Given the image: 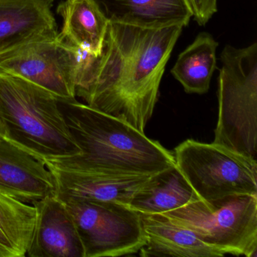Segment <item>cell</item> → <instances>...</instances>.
<instances>
[{
    "instance_id": "cell-10",
    "label": "cell",
    "mask_w": 257,
    "mask_h": 257,
    "mask_svg": "<svg viewBox=\"0 0 257 257\" xmlns=\"http://www.w3.org/2000/svg\"><path fill=\"white\" fill-rule=\"evenodd\" d=\"M0 192L33 204L57 195L56 179L43 159L0 135Z\"/></svg>"
},
{
    "instance_id": "cell-15",
    "label": "cell",
    "mask_w": 257,
    "mask_h": 257,
    "mask_svg": "<svg viewBox=\"0 0 257 257\" xmlns=\"http://www.w3.org/2000/svg\"><path fill=\"white\" fill-rule=\"evenodd\" d=\"M58 13L64 19L61 40L94 56L101 54L109 21L94 0L65 1Z\"/></svg>"
},
{
    "instance_id": "cell-1",
    "label": "cell",
    "mask_w": 257,
    "mask_h": 257,
    "mask_svg": "<svg viewBox=\"0 0 257 257\" xmlns=\"http://www.w3.org/2000/svg\"><path fill=\"white\" fill-rule=\"evenodd\" d=\"M183 28H141L109 21L101 54L84 55L76 96L144 133Z\"/></svg>"
},
{
    "instance_id": "cell-7",
    "label": "cell",
    "mask_w": 257,
    "mask_h": 257,
    "mask_svg": "<svg viewBox=\"0 0 257 257\" xmlns=\"http://www.w3.org/2000/svg\"><path fill=\"white\" fill-rule=\"evenodd\" d=\"M63 202L73 216L85 257L132 255L139 252L146 244L147 234L141 213L127 204L98 201Z\"/></svg>"
},
{
    "instance_id": "cell-5",
    "label": "cell",
    "mask_w": 257,
    "mask_h": 257,
    "mask_svg": "<svg viewBox=\"0 0 257 257\" xmlns=\"http://www.w3.org/2000/svg\"><path fill=\"white\" fill-rule=\"evenodd\" d=\"M176 167L201 201L257 195L256 159L221 145L187 140L176 147Z\"/></svg>"
},
{
    "instance_id": "cell-14",
    "label": "cell",
    "mask_w": 257,
    "mask_h": 257,
    "mask_svg": "<svg viewBox=\"0 0 257 257\" xmlns=\"http://www.w3.org/2000/svg\"><path fill=\"white\" fill-rule=\"evenodd\" d=\"M147 234L141 256L216 257L225 254L203 242L192 230L162 215L141 214Z\"/></svg>"
},
{
    "instance_id": "cell-8",
    "label": "cell",
    "mask_w": 257,
    "mask_h": 257,
    "mask_svg": "<svg viewBox=\"0 0 257 257\" xmlns=\"http://www.w3.org/2000/svg\"><path fill=\"white\" fill-rule=\"evenodd\" d=\"M83 49L54 38L33 40L0 52V72L32 82L58 99L76 98Z\"/></svg>"
},
{
    "instance_id": "cell-4",
    "label": "cell",
    "mask_w": 257,
    "mask_h": 257,
    "mask_svg": "<svg viewBox=\"0 0 257 257\" xmlns=\"http://www.w3.org/2000/svg\"><path fill=\"white\" fill-rule=\"evenodd\" d=\"M218 121L213 143L255 159L257 149V43L220 55Z\"/></svg>"
},
{
    "instance_id": "cell-21",
    "label": "cell",
    "mask_w": 257,
    "mask_h": 257,
    "mask_svg": "<svg viewBox=\"0 0 257 257\" xmlns=\"http://www.w3.org/2000/svg\"><path fill=\"white\" fill-rule=\"evenodd\" d=\"M66 1L68 3H71L73 2V0H66Z\"/></svg>"
},
{
    "instance_id": "cell-16",
    "label": "cell",
    "mask_w": 257,
    "mask_h": 257,
    "mask_svg": "<svg viewBox=\"0 0 257 257\" xmlns=\"http://www.w3.org/2000/svg\"><path fill=\"white\" fill-rule=\"evenodd\" d=\"M199 200L177 167L157 174L129 206L141 214L161 215Z\"/></svg>"
},
{
    "instance_id": "cell-13",
    "label": "cell",
    "mask_w": 257,
    "mask_h": 257,
    "mask_svg": "<svg viewBox=\"0 0 257 257\" xmlns=\"http://www.w3.org/2000/svg\"><path fill=\"white\" fill-rule=\"evenodd\" d=\"M109 21L147 28L187 26V0H94Z\"/></svg>"
},
{
    "instance_id": "cell-9",
    "label": "cell",
    "mask_w": 257,
    "mask_h": 257,
    "mask_svg": "<svg viewBox=\"0 0 257 257\" xmlns=\"http://www.w3.org/2000/svg\"><path fill=\"white\" fill-rule=\"evenodd\" d=\"M46 165L55 175L56 195L63 201L116 202L129 205L134 197L150 186L157 175L79 172Z\"/></svg>"
},
{
    "instance_id": "cell-2",
    "label": "cell",
    "mask_w": 257,
    "mask_h": 257,
    "mask_svg": "<svg viewBox=\"0 0 257 257\" xmlns=\"http://www.w3.org/2000/svg\"><path fill=\"white\" fill-rule=\"evenodd\" d=\"M69 132L80 150L70 157L43 160L79 172L156 175L175 168L174 153L128 123L76 99H58Z\"/></svg>"
},
{
    "instance_id": "cell-22",
    "label": "cell",
    "mask_w": 257,
    "mask_h": 257,
    "mask_svg": "<svg viewBox=\"0 0 257 257\" xmlns=\"http://www.w3.org/2000/svg\"><path fill=\"white\" fill-rule=\"evenodd\" d=\"M52 1H54V0H52Z\"/></svg>"
},
{
    "instance_id": "cell-18",
    "label": "cell",
    "mask_w": 257,
    "mask_h": 257,
    "mask_svg": "<svg viewBox=\"0 0 257 257\" xmlns=\"http://www.w3.org/2000/svg\"><path fill=\"white\" fill-rule=\"evenodd\" d=\"M36 219L34 205L0 192V257L26 256Z\"/></svg>"
},
{
    "instance_id": "cell-3",
    "label": "cell",
    "mask_w": 257,
    "mask_h": 257,
    "mask_svg": "<svg viewBox=\"0 0 257 257\" xmlns=\"http://www.w3.org/2000/svg\"><path fill=\"white\" fill-rule=\"evenodd\" d=\"M0 124L4 136L43 160L80 153L58 98L19 76L0 72Z\"/></svg>"
},
{
    "instance_id": "cell-6",
    "label": "cell",
    "mask_w": 257,
    "mask_h": 257,
    "mask_svg": "<svg viewBox=\"0 0 257 257\" xmlns=\"http://www.w3.org/2000/svg\"><path fill=\"white\" fill-rule=\"evenodd\" d=\"M225 254L257 257V195L201 200L161 214Z\"/></svg>"
},
{
    "instance_id": "cell-19",
    "label": "cell",
    "mask_w": 257,
    "mask_h": 257,
    "mask_svg": "<svg viewBox=\"0 0 257 257\" xmlns=\"http://www.w3.org/2000/svg\"><path fill=\"white\" fill-rule=\"evenodd\" d=\"M192 17L200 26H204L217 12V0H187Z\"/></svg>"
},
{
    "instance_id": "cell-17",
    "label": "cell",
    "mask_w": 257,
    "mask_h": 257,
    "mask_svg": "<svg viewBox=\"0 0 257 257\" xmlns=\"http://www.w3.org/2000/svg\"><path fill=\"white\" fill-rule=\"evenodd\" d=\"M218 46L210 34L203 32L179 55L171 73L188 94L208 91L216 68Z\"/></svg>"
},
{
    "instance_id": "cell-11",
    "label": "cell",
    "mask_w": 257,
    "mask_h": 257,
    "mask_svg": "<svg viewBox=\"0 0 257 257\" xmlns=\"http://www.w3.org/2000/svg\"><path fill=\"white\" fill-rule=\"evenodd\" d=\"M33 205L37 210V219L27 255L85 257L73 216L57 195H49Z\"/></svg>"
},
{
    "instance_id": "cell-12",
    "label": "cell",
    "mask_w": 257,
    "mask_h": 257,
    "mask_svg": "<svg viewBox=\"0 0 257 257\" xmlns=\"http://www.w3.org/2000/svg\"><path fill=\"white\" fill-rule=\"evenodd\" d=\"M52 0H0V52L33 40L54 38Z\"/></svg>"
},
{
    "instance_id": "cell-20",
    "label": "cell",
    "mask_w": 257,
    "mask_h": 257,
    "mask_svg": "<svg viewBox=\"0 0 257 257\" xmlns=\"http://www.w3.org/2000/svg\"><path fill=\"white\" fill-rule=\"evenodd\" d=\"M0 135H4V131L2 125L0 124Z\"/></svg>"
}]
</instances>
